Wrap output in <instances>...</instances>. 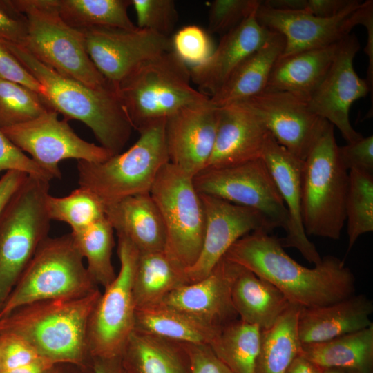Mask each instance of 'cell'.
Returning <instances> with one entry per match:
<instances>
[{
    "instance_id": "6da1fadb",
    "label": "cell",
    "mask_w": 373,
    "mask_h": 373,
    "mask_svg": "<svg viewBox=\"0 0 373 373\" xmlns=\"http://www.w3.org/2000/svg\"><path fill=\"white\" fill-rule=\"evenodd\" d=\"M224 257L269 281L300 307L324 306L355 294L354 275L343 260L327 256L313 268L304 267L286 253L280 239L265 231L243 236Z\"/></svg>"
},
{
    "instance_id": "7a4b0ae2",
    "label": "cell",
    "mask_w": 373,
    "mask_h": 373,
    "mask_svg": "<svg viewBox=\"0 0 373 373\" xmlns=\"http://www.w3.org/2000/svg\"><path fill=\"white\" fill-rule=\"evenodd\" d=\"M44 88L48 108L86 125L100 146L115 155L129 140L133 126L115 86L93 88L64 76L33 57L24 47L1 41Z\"/></svg>"
},
{
    "instance_id": "3957f363",
    "label": "cell",
    "mask_w": 373,
    "mask_h": 373,
    "mask_svg": "<svg viewBox=\"0 0 373 373\" xmlns=\"http://www.w3.org/2000/svg\"><path fill=\"white\" fill-rule=\"evenodd\" d=\"M99 288L81 297L35 302L0 319V332L14 333L55 364L92 363L87 333Z\"/></svg>"
},
{
    "instance_id": "277c9868",
    "label": "cell",
    "mask_w": 373,
    "mask_h": 373,
    "mask_svg": "<svg viewBox=\"0 0 373 373\" xmlns=\"http://www.w3.org/2000/svg\"><path fill=\"white\" fill-rule=\"evenodd\" d=\"M166 121L146 124L137 130L140 137L133 146L104 162L77 161L79 186L92 193L104 207L149 193L159 171L169 162Z\"/></svg>"
},
{
    "instance_id": "5b68a950",
    "label": "cell",
    "mask_w": 373,
    "mask_h": 373,
    "mask_svg": "<svg viewBox=\"0 0 373 373\" xmlns=\"http://www.w3.org/2000/svg\"><path fill=\"white\" fill-rule=\"evenodd\" d=\"M191 81L189 66L170 50L137 66L115 87L133 128L138 130L209 99Z\"/></svg>"
},
{
    "instance_id": "8992f818",
    "label": "cell",
    "mask_w": 373,
    "mask_h": 373,
    "mask_svg": "<svg viewBox=\"0 0 373 373\" xmlns=\"http://www.w3.org/2000/svg\"><path fill=\"white\" fill-rule=\"evenodd\" d=\"M99 287L70 233L47 238L39 247L0 309V319L26 305L84 296Z\"/></svg>"
},
{
    "instance_id": "52a82bcc",
    "label": "cell",
    "mask_w": 373,
    "mask_h": 373,
    "mask_svg": "<svg viewBox=\"0 0 373 373\" xmlns=\"http://www.w3.org/2000/svg\"><path fill=\"white\" fill-rule=\"evenodd\" d=\"M50 182L28 176L0 215V309L41 244L50 219Z\"/></svg>"
},
{
    "instance_id": "ba28073f",
    "label": "cell",
    "mask_w": 373,
    "mask_h": 373,
    "mask_svg": "<svg viewBox=\"0 0 373 373\" xmlns=\"http://www.w3.org/2000/svg\"><path fill=\"white\" fill-rule=\"evenodd\" d=\"M338 148L331 124L304 161L302 218L307 236L338 240L345 225L349 173Z\"/></svg>"
},
{
    "instance_id": "9c48e42d",
    "label": "cell",
    "mask_w": 373,
    "mask_h": 373,
    "mask_svg": "<svg viewBox=\"0 0 373 373\" xmlns=\"http://www.w3.org/2000/svg\"><path fill=\"white\" fill-rule=\"evenodd\" d=\"M27 18L23 46L37 60L58 73L97 88L108 82L89 57L82 30L61 17L56 0H12Z\"/></svg>"
},
{
    "instance_id": "30bf717a",
    "label": "cell",
    "mask_w": 373,
    "mask_h": 373,
    "mask_svg": "<svg viewBox=\"0 0 373 373\" xmlns=\"http://www.w3.org/2000/svg\"><path fill=\"white\" fill-rule=\"evenodd\" d=\"M149 193L165 226V251L185 269L191 267L200 254L205 228L204 207L193 178L169 162Z\"/></svg>"
},
{
    "instance_id": "8fae6325",
    "label": "cell",
    "mask_w": 373,
    "mask_h": 373,
    "mask_svg": "<svg viewBox=\"0 0 373 373\" xmlns=\"http://www.w3.org/2000/svg\"><path fill=\"white\" fill-rule=\"evenodd\" d=\"M120 267L102 292L90 317L87 340L91 358L120 356L135 329V305L132 287L139 251L117 236Z\"/></svg>"
},
{
    "instance_id": "7c38bea8",
    "label": "cell",
    "mask_w": 373,
    "mask_h": 373,
    "mask_svg": "<svg viewBox=\"0 0 373 373\" xmlns=\"http://www.w3.org/2000/svg\"><path fill=\"white\" fill-rule=\"evenodd\" d=\"M198 193L255 209L276 228L288 229L289 216L274 179L262 158L204 169L193 178Z\"/></svg>"
},
{
    "instance_id": "4fadbf2b",
    "label": "cell",
    "mask_w": 373,
    "mask_h": 373,
    "mask_svg": "<svg viewBox=\"0 0 373 373\" xmlns=\"http://www.w3.org/2000/svg\"><path fill=\"white\" fill-rule=\"evenodd\" d=\"M58 115L48 108L32 120L0 129L53 179L61 177L59 164L62 160L102 162L113 155L100 145L81 138L68 119H59Z\"/></svg>"
},
{
    "instance_id": "5bb4252c",
    "label": "cell",
    "mask_w": 373,
    "mask_h": 373,
    "mask_svg": "<svg viewBox=\"0 0 373 373\" xmlns=\"http://www.w3.org/2000/svg\"><path fill=\"white\" fill-rule=\"evenodd\" d=\"M238 104L255 114L278 144L303 161L331 126L306 101L287 91L266 89Z\"/></svg>"
},
{
    "instance_id": "9a60e30c",
    "label": "cell",
    "mask_w": 373,
    "mask_h": 373,
    "mask_svg": "<svg viewBox=\"0 0 373 373\" xmlns=\"http://www.w3.org/2000/svg\"><path fill=\"white\" fill-rule=\"evenodd\" d=\"M359 49L355 35L343 38L327 73L307 102L313 113L338 128L347 143L363 137L351 125L350 108L372 89L354 68V58Z\"/></svg>"
},
{
    "instance_id": "2e32d148",
    "label": "cell",
    "mask_w": 373,
    "mask_h": 373,
    "mask_svg": "<svg viewBox=\"0 0 373 373\" xmlns=\"http://www.w3.org/2000/svg\"><path fill=\"white\" fill-rule=\"evenodd\" d=\"M80 30L93 64L115 86L143 62L172 50L171 38L146 29L92 27Z\"/></svg>"
},
{
    "instance_id": "e0dca14e",
    "label": "cell",
    "mask_w": 373,
    "mask_h": 373,
    "mask_svg": "<svg viewBox=\"0 0 373 373\" xmlns=\"http://www.w3.org/2000/svg\"><path fill=\"white\" fill-rule=\"evenodd\" d=\"M205 215L202 249L195 262L185 269L189 283L207 276L229 249L243 236L275 229L259 211L213 196L200 194Z\"/></svg>"
},
{
    "instance_id": "ac0fdd59",
    "label": "cell",
    "mask_w": 373,
    "mask_h": 373,
    "mask_svg": "<svg viewBox=\"0 0 373 373\" xmlns=\"http://www.w3.org/2000/svg\"><path fill=\"white\" fill-rule=\"evenodd\" d=\"M365 1L355 0L339 15L318 17L303 11L276 10L260 4L256 17L259 23L280 34L285 39L280 57L332 45L350 34L361 24Z\"/></svg>"
},
{
    "instance_id": "d6986e66",
    "label": "cell",
    "mask_w": 373,
    "mask_h": 373,
    "mask_svg": "<svg viewBox=\"0 0 373 373\" xmlns=\"http://www.w3.org/2000/svg\"><path fill=\"white\" fill-rule=\"evenodd\" d=\"M218 108L210 99L184 108L166 119L169 162L193 178L205 169L213 152Z\"/></svg>"
},
{
    "instance_id": "ffe728a7",
    "label": "cell",
    "mask_w": 373,
    "mask_h": 373,
    "mask_svg": "<svg viewBox=\"0 0 373 373\" xmlns=\"http://www.w3.org/2000/svg\"><path fill=\"white\" fill-rule=\"evenodd\" d=\"M238 267L224 257L207 276L173 290L160 303L221 328L239 318L231 293Z\"/></svg>"
},
{
    "instance_id": "44dd1931",
    "label": "cell",
    "mask_w": 373,
    "mask_h": 373,
    "mask_svg": "<svg viewBox=\"0 0 373 373\" xmlns=\"http://www.w3.org/2000/svg\"><path fill=\"white\" fill-rule=\"evenodd\" d=\"M274 179L287 209L289 225L283 247L297 249L308 262L318 265L321 260L315 245L305 233L302 218V179L304 161L289 153L269 135L261 157Z\"/></svg>"
},
{
    "instance_id": "7402d4cb",
    "label": "cell",
    "mask_w": 373,
    "mask_h": 373,
    "mask_svg": "<svg viewBox=\"0 0 373 373\" xmlns=\"http://www.w3.org/2000/svg\"><path fill=\"white\" fill-rule=\"evenodd\" d=\"M256 11L223 35L219 44L202 64L190 68L191 81L209 98L248 56L263 46L273 30L259 23Z\"/></svg>"
},
{
    "instance_id": "603a6c76",
    "label": "cell",
    "mask_w": 373,
    "mask_h": 373,
    "mask_svg": "<svg viewBox=\"0 0 373 373\" xmlns=\"http://www.w3.org/2000/svg\"><path fill=\"white\" fill-rule=\"evenodd\" d=\"M217 108L216 140L205 169L229 166L261 158L270 133L259 118L238 103Z\"/></svg>"
},
{
    "instance_id": "cb8c5ba5",
    "label": "cell",
    "mask_w": 373,
    "mask_h": 373,
    "mask_svg": "<svg viewBox=\"0 0 373 373\" xmlns=\"http://www.w3.org/2000/svg\"><path fill=\"white\" fill-rule=\"evenodd\" d=\"M373 303L365 294L332 304L300 307L297 330L302 344L317 343L365 329L373 323Z\"/></svg>"
},
{
    "instance_id": "d4e9b609",
    "label": "cell",
    "mask_w": 373,
    "mask_h": 373,
    "mask_svg": "<svg viewBox=\"0 0 373 373\" xmlns=\"http://www.w3.org/2000/svg\"><path fill=\"white\" fill-rule=\"evenodd\" d=\"M117 236L128 240L140 253L165 251V226L150 193L125 198L105 207Z\"/></svg>"
},
{
    "instance_id": "484cf974",
    "label": "cell",
    "mask_w": 373,
    "mask_h": 373,
    "mask_svg": "<svg viewBox=\"0 0 373 373\" xmlns=\"http://www.w3.org/2000/svg\"><path fill=\"white\" fill-rule=\"evenodd\" d=\"M231 293L238 318L262 330L271 327L291 305L276 287L239 265Z\"/></svg>"
},
{
    "instance_id": "4316f807",
    "label": "cell",
    "mask_w": 373,
    "mask_h": 373,
    "mask_svg": "<svg viewBox=\"0 0 373 373\" xmlns=\"http://www.w3.org/2000/svg\"><path fill=\"white\" fill-rule=\"evenodd\" d=\"M284 37L273 31L266 43L248 56L210 97L216 107L240 102L266 89L271 72L285 48Z\"/></svg>"
},
{
    "instance_id": "83f0119b",
    "label": "cell",
    "mask_w": 373,
    "mask_h": 373,
    "mask_svg": "<svg viewBox=\"0 0 373 373\" xmlns=\"http://www.w3.org/2000/svg\"><path fill=\"white\" fill-rule=\"evenodd\" d=\"M340 41L280 57L271 72L266 89L287 91L307 102L327 73Z\"/></svg>"
},
{
    "instance_id": "f1b7e54d",
    "label": "cell",
    "mask_w": 373,
    "mask_h": 373,
    "mask_svg": "<svg viewBox=\"0 0 373 373\" xmlns=\"http://www.w3.org/2000/svg\"><path fill=\"white\" fill-rule=\"evenodd\" d=\"M120 358L127 373H191L184 343L137 330Z\"/></svg>"
},
{
    "instance_id": "f546056e",
    "label": "cell",
    "mask_w": 373,
    "mask_h": 373,
    "mask_svg": "<svg viewBox=\"0 0 373 373\" xmlns=\"http://www.w3.org/2000/svg\"><path fill=\"white\" fill-rule=\"evenodd\" d=\"M300 355L321 370L346 368L373 373V324L327 341L302 344Z\"/></svg>"
},
{
    "instance_id": "4dcf8cb0",
    "label": "cell",
    "mask_w": 373,
    "mask_h": 373,
    "mask_svg": "<svg viewBox=\"0 0 373 373\" xmlns=\"http://www.w3.org/2000/svg\"><path fill=\"white\" fill-rule=\"evenodd\" d=\"M189 283L185 269L165 251L139 252L132 287L135 308L159 303Z\"/></svg>"
},
{
    "instance_id": "1f68e13d",
    "label": "cell",
    "mask_w": 373,
    "mask_h": 373,
    "mask_svg": "<svg viewBox=\"0 0 373 373\" xmlns=\"http://www.w3.org/2000/svg\"><path fill=\"white\" fill-rule=\"evenodd\" d=\"M220 329L161 303L135 309L134 330L179 343L209 345Z\"/></svg>"
},
{
    "instance_id": "d6a6232c",
    "label": "cell",
    "mask_w": 373,
    "mask_h": 373,
    "mask_svg": "<svg viewBox=\"0 0 373 373\" xmlns=\"http://www.w3.org/2000/svg\"><path fill=\"white\" fill-rule=\"evenodd\" d=\"M300 307L291 304L271 327L262 330L255 373H285L300 355L302 343L297 330Z\"/></svg>"
},
{
    "instance_id": "836d02e7",
    "label": "cell",
    "mask_w": 373,
    "mask_h": 373,
    "mask_svg": "<svg viewBox=\"0 0 373 373\" xmlns=\"http://www.w3.org/2000/svg\"><path fill=\"white\" fill-rule=\"evenodd\" d=\"M262 329L238 318L221 327L209 345L233 373H255Z\"/></svg>"
},
{
    "instance_id": "e575fe53",
    "label": "cell",
    "mask_w": 373,
    "mask_h": 373,
    "mask_svg": "<svg viewBox=\"0 0 373 373\" xmlns=\"http://www.w3.org/2000/svg\"><path fill=\"white\" fill-rule=\"evenodd\" d=\"M56 5L64 21L78 30L137 28L128 15L131 0H56Z\"/></svg>"
},
{
    "instance_id": "d590c367",
    "label": "cell",
    "mask_w": 373,
    "mask_h": 373,
    "mask_svg": "<svg viewBox=\"0 0 373 373\" xmlns=\"http://www.w3.org/2000/svg\"><path fill=\"white\" fill-rule=\"evenodd\" d=\"M114 229L104 216L90 226L70 232L80 254L87 262V270L98 287H106L115 278L111 261Z\"/></svg>"
},
{
    "instance_id": "8d00e7d4",
    "label": "cell",
    "mask_w": 373,
    "mask_h": 373,
    "mask_svg": "<svg viewBox=\"0 0 373 373\" xmlns=\"http://www.w3.org/2000/svg\"><path fill=\"white\" fill-rule=\"evenodd\" d=\"M347 251L362 235L373 231V175L359 170L349 171L345 202Z\"/></svg>"
},
{
    "instance_id": "74e56055",
    "label": "cell",
    "mask_w": 373,
    "mask_h": 373,
    "mask_svg": "<svg viewBox=\"0 0 373 373\" xmlns=\"http://www.w3.org/2000/svg\"><path fill=\"white\" fill-rule=\"evenodd\" d=\"M46 207L50 220L66 223L71 232L79 231L105 216L104 206L92 193L80 186L63 197L49 193Z\"/></svg>"
},
{
    "instance_id": "f35d334b",
    "label": "cell",
    "mask_w": 373,
    "mask_h": 373,
    "mask_svg": "<svg viewBox=\"0 0 373 373\" xmlns=\"http://www.w3.org/2000/svg\"><path fill=\"white\" fill-rule=\"evenodd\" d=\"M48 108L38 93L0 79V128L32 120Z\"/></svg>"
},
{
    "instance_id": "ab89813d",
    "label": "cell",
    "mask_w": 373,
    "mask_h": 373,
    "mask_svg": "<svg viewBox=\"0 0 373 373\" xmlns=\"http://www.w3.org/2000/svg\"><path fill=\"white\" fill-rule=\"evenodd\" d=\"M137 17V27L170 38L178 14L173 0H131Z\"/></svg>"
},
{
    "instance_id": "60d3db41",
    "label": "cell",
    "mask_w": 373,
    "mask_h": 373,
    "mask_svg": "<svg viewBox=\"0 0 373 373\" xmlns=\"http://www.w3.org/2000/svg\"><path fill=\"white\" fill-rule=\"evenodd\" d=\"M171 41L172 50L190 68L203 64L213 50L207 32L196 25L184 26Z\"/></svg>"
},
{
    "instance_id": "b9f144b4",
    "label": "cell",
    "mask_w": 373,
    "mask_h": 373,
    "mask_svg": "<svg viewBox=\"0 0 373 373\" xmlns=\"http://www.w3.org/2000/svg\"><path fill=\"white\" fill-rule=\"evenodd\" d=\"M258 0H214L210 4L208 31L224 35L254 13Z\"/></svg>"
},
{
    "instance_id": "7bdbcfd3",
    "label": "cell",
    "mask_w": 373,
    "mask_h": 373,
    "mask_svg": "<svg viewBox=\"0 0 373 373\" xmlns=\"http://www.w3.org/2000/svg\"><path fill=\"white\" fill-rule=\"evenodd\" d=\"M41 357L35 348L21 336L12 332H0L1 372L29 364Z\"/></svg>"
},
{
    "instance_id": "ee69618b",
    "label": "cell",
    "mask_w": 373,
    "mask_h": 373,
    "mask_svg": "<svg viewBox=\"0 0 373 373\" xmlns=\"http://www.w3.org/2000/svg\"><path fill=\"white\" fill-rule=\"evenodd\" d=\"M355 0H265L261 3L276 10L303 11L318 17H335L348 8Z\"/></svg>"
},
{
    "instance_id": "f6af8a7d",
    "label": "cell",
    "mask_w": 373,
    "mask_h": 373,
    "mask_svg": "<svg viewBox=\"0 0 373 373\" xmlns=\"http://www.w3.org/2000/svg\"><path fill=\"white\" fill-rule=\"evenodd\" d=\"M19 171L48 181L52 177L17 146L0 129V172Z\"/></svg>"
},
{
    "instance_id": "bcb514c9",
    "label": "cell",
    "mask_w": 373,
    "mask_h": 373,
    "mask_svg": "<svg viewBox=\"0 0 373 373\" xmlns=\"http://www.w3.org/2000/svg\"><path fill=\"white\" fill-rule=\"evenodd\" d=\"M28 20L12 0H0V40L23 46L28 35Z\"/></svg>"
},
{
    "instance_id": "7dc6e473",
    "label": "cell",
    "mask_w": 373,
    "mask_h": 373,
    "mask_svg": "<svg viewBox=\"0 0 373 373\" xmlns=\"http://www.w3.org/2000/svg\"><path fill=\"white\" fill-rule=\"evenodd\" d=\"M0 79L22 85L43 96L44 88L0 40Z\"/></svg>"
},
{
    "instance_id": "c3c4849f",
    "label": "cell",
    "mask_w": 373,
    "mask_h": 373,
    "mask_svg": "<svg viewBox=\"0 0 373 373\" xmlns=\"http://www.w3.org/2000/svg\"><path fill=\"white\" fill-rule=\"evenodd\" d=\"M340 160L347 171L359 170L372 173L373 136H363L359 140L338 146Z\"/></svg>"
},
{
    "instance_id": "681fc988",
    "label": "cell",
    "mask_w": 373,
    "mask_h": 373,
    "mask_svg": "<svg viewBox=\"0 0 373 373\" xmlns=\"http://www.w3.org/2000/svg\"><path fill=\"white\" fill-rule=\"evenodd\" d=\"M189 354L191 373H233L209 345L184 343Z\"/></svg>"
},
{
    "instance_id": "f907efd6",
    "label": "cell",
    "mask_w": 373,
    "mask_h": 373,
    "mask_svg": "<svg viewBox=\"0 0 373 373\" xmlns=\"http://www.w3.org/2000/svg\"><path fill=\"white\" fill-rule=\"evenodd\" d=\"M28 175L19 171H8L0 178V215L25 182Z\"/></svg>"
},
{
    "instance_id": "816d5d0a",
    "label": "cell",
    "mask_w": 373,
    "mask_h": 373,
    "mask_svg": "<svg viewBox=\"0 0 373 373\" xmlns=\"http://www.w3.org/2000/svg\"><path fill=\"white\" fill-rule=\"evenodd\" d=\"M361 25L366 28L367 33V44L364 49L368 57V67L365 80L372 88L373 85V1H365V6L361 18Z\"/></svg>"
},
{
    "instance_id": "f5cc1de1",
    "label": "cell",
    "mask_w": 373,
    "mask_h": 373,
    "mask_svg": "<svg viewBox=\"0 0 373 373\" xmlns=\"http://www.w3.org/2000/svg\"><path fill=\"white\" fill-rule=\"evenodd\" d=\"M93 373H127L120 356L92 358Z\"/></svg>"
},
{
    "instance_id": "db71d44e",
    "label": "cell",
    "mask_w": 373,
    "mask_h": 373,
    "mask_svg": "<svg viewBox=\"0 0 373 373\" xmlns=\"http://www.w3.org/2000/svg\"><path fill=\"white\" fill-rule=\"evenodd\" d=\"M55 365L52 361L41 357L37 360L14 369L1 372V373H44Z\"/></svg>"
},
{
    "instance_id": "11a10c76",
    "label": "cell",
    "mask_w": 373,
    "mask_h": 373,
    "mask_svg": "<svg viewBox=\"0 0 373 373\" xmlns=\"http://www.w3.org/2000/svg\"><path fill=\"white\" fill-rule=\"evenodd\" d=\"M321 369L299 355L291 362L285 373H321Z\"/></svg>"
},
{
    "instance_id": "9f6ffc18",
    "label": "cell",
    "mask_w": 373,
    "mask_h": 373,
    "mask_svg": "<svg viewBox=\"0 0 373 373\" xmlns=\"http://www.w3.org/2000/svg\"><path fill=\"white\" fill-rule=\"evenodd\" d=\"M44 373H93V367L92 363L84 366L71 363H57Z\"/></svg>"
},
{
    "instance_id": "6f0895ef",
    "label": "cell",
    "mask_w": 373,
    "mask_h": 373,
    "mask_svg": "<svg viewBox=\"0 0 373 373\" xmlns=\"http://www.w3.org/2000/svg\"><path fill=\"white\" fill-rule=\"evenodd\" d=\"M321 370V373H360L356 370L346 368H327Z\"/></svg>"
},
{
    "instance_id": "680465c9",
    "label": "cell",
    "mask_w": 373,
    "mask_h": 373,
    "mask_svg": "<svg viewBox=\"0 0 373 373\" xmlns=\"http://www.w3.org/2000/svg\"><path fill=\"white\" fill-rule=\"evenodd\" d=\"M0 373H1V364H0Z\"/></svg>"
}]
</instances>
